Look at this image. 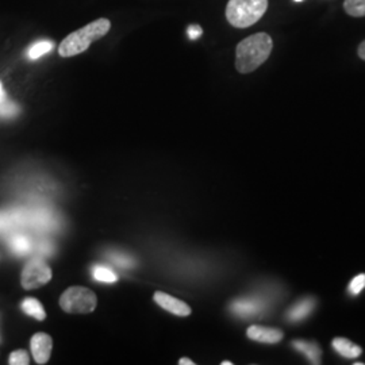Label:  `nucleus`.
I'll return each mask as SVG.
<instances>
[{
    "instance_id": "obj_1",
    "label": "nucleus",
    "mask_w": 365,
    "mask_h": 365,
    "mask_svg": "<svg viewBox=\"0 0 365 365\" xmlns=\"http://www.w3.org/2000/svg\"><path fill=\"white\" fill-rule=\"evenodd\" d=\"M272 38L267 33H256L242 39L235 49V68L240 73H250L260 68L271 56Z\"/></svg>"
},
{
    "instance_id": "obj_2",
    "label": "nucleus",
    "mask_w": 365,
    "mask_h": 365,
    "mask_svg": "<svg viewBox=\"0 0 365 365\" xmlns=\"http://www.w3.org/2000/svg\"><path fill=\"white\" fill-rule=\"evenodd\" d=\"M111 29V22L106 18L92 21L87 26L81 27L71 33L60 43L58 53L61 57H73L86 52L92 42L103 38Z\"/></svg>"
},
{
    "instance_id": "obj_3",
    "label": "nucleus",
    "mask_w": 365,
    "mask_h": 365,
    "mask_svg": "<svg viewBox=\"0 0 365 365\" xmlns=\"http://www.w3.org/2000/svg\"><path fill=\"white\" fill-rule=\"evenodd\" d=\"M268 10V0H229L226 19L232 26L247 29L253 26Z\"/></svg>"
},
{
    "instance_id": "obj_4",
    "label": "nucleus",
    "mask_w": 365,
    "mask_h": 365,
    "mask_svg": "<svg viewBox=\"0 0 365 365\" xmlns=\"http://www.w3.org/2000/svg\"><path fill=\"white\" fill-rule=\"evenodd\" d=\"M60 307L68 314H90L96 309L98 298L95 292L86 287H69L60 297Z\"/></svg>"
},
{
    "instance_id": "obj_5",
    "label": "nucleus",
    "mask_w": 365,
    "mask_h": 365,
    "mask_svg": "<svg viewBox=\"0 0 365 365\" xmlns=\"http://www.w3.org/2000/svg\"><path fill=\"white\" fill-rule=\"evenodd\" d=\"M52 269L51 267L41 259H33L29 261L24 271L21 283L25 289H36L42 287L52 279Z\"/></svg>"
},
{
    "instance_id": "obj_6",
    "label": "nucleus",
    "mask_w": 365,
    "mask_h": 365,
    "mask_svg": "<svg viewBox=\"0 0 365 365\" xmlns=\"http://www.w3.org/2000/svg\"><path fill=\"white\" fill-rule=\"evenodd\" d=\"M30 348L37 364H46L52 354V337L46 333H37L30 341Z\"/></svg>"
},
{
    "instance_id": "obj_7",
    "label": "nucleus",
    "mask_w": 365,
    "mask_h": 365,
    "mask_svg": "<svg viewBox=\"0 0 365 365\" xmlns=\"http://www.w3.org/2000/svg\"><path fill=\"white\" fill-rule=\"evenodd\" d=\"M265 309V302L260 298H242L232 303L230 310L241 318H253Z\"/></svg>"
},
{
    "instance_id": "obj_8",
    "label": "nucleus",
    "mask_w": 365,
    "mask_h": 365,
    "mask_svg": "<svg viewBox=\"0 0 365 365\" xmlns=\"http://www.w3.org/2000/svg\"><path fill=\"white\" fill-rule=\"evenodd\" d=\"M153 299L160 307H163L164 310L170 312V314H175L178 317H188L191 314V307L185 302L173 298L165 292L157 291L153 295Z\"/></svg>"
},
{
    "instance_id": "obj_9",
    "label": "nucleus",
    "mask_w": 365,
    "mask_h": 365,
    "mask_svg": "<svg viewBox=\"0 0 365 365\" xmlns=\"http://www.w3.org/2000/svg\"><path fill=\"white\" fill-rule=\"evenodd\" d=\"M317 306V300L313 297H306L294 303L286 313V319L291 324H298L309 318Z\"/></svg>"
},
{
    "instance_id": "obj_10",
    "label": "nucleus",
    "mask_w": 365,
    "mask_h": 365,
    "mask_svg": "<svg viewBox=\"0 0 365 365\" xmlns=\"http://www.w3.org/2000/svg\"><path fill=\"white\" fill-rule=\"evenodd\" d=\"M247 336L249 339L262 342V344H277L284 337L283 331L276 327H257V325L249 327L247 330Z\"/></svg>"
},
{
    "instance_id": "obj_11",
    "label": "nucleus",
    "mask_w": 365,
    "mask_h": 365,
    "mask_svg": "<svg viewBox=\"0 0 365 365\" xmlns=\"http://www.w3.org/2000/svg\"><path fill=\"white\" fill-rule=\"evenodd\" d=\"M292 348L297 352L302 353L306 356V359L312 363V364H321V359H322V351L318 346V344H315L313 341H304V339H294L291 342Z\"/></svg>"
},
{
    "instance_id": "obj_12",
    "label": "nucleus",
    "mask_w": 365,
    "mask_h": 365,
    "mask_svg": "<svg viewBox=\"0 0 365 365\" xmlns=\"http://www.w3.org/2000/svg\"><path fill=\"white\" fill-rule=\"evenodd\" d=\"M331 346L336 352L339 353V356L349 359V360H354V359L360 357L363 353V349L359 345L353 344L348 339H342V337L333 339Z\"/></svg>"
},
{
    "instance_id": "obj_13",
    "label": "nucleus",
    "mask_w": 365,
    "mask_h": 365,
    "mask_svg": "<svg viewBox=\"0 0 365 365\" xmlns=\"http://www.w3.org/2000/svg\"><path fill=\"white\" fill-rule=\"evenodd\" d=\"M30 221L33 222V225L42 230H51L57 227V220L53 217L51 211L46 210H38L36 211L31 217Z\"/></svg>"
},
{
    "instance_id": "obj_14",
    "label": "nucleus",
    "mask_w": 365,
    "mask_h": 365,
    "mask_svg": "<svg viewBox=\"0 0 365 365\" xmlns=\"http://www.w3.org/2000/svg\"><path fill=\"white\" fill-rule=\"evenodd\" d=\"M22 310L27 315H30V317H33V318H36L38 321H43L46 318V313H45V310L42 307V303L39 300L34 299V298H26V299L24 300L22 302Z\"/></svg>"
},
{
    "instance_id": "obj_15",
    "label": "nucleus",
    "mask_w": 365,
    "mask_h": 365,
    "mask_svg": "<svg viewBox=\"0 0 365 365\" xmlns=\"http://www.w3.org/2000/svg\"><path fill=\"white\" fill-rule=\"evenodd\" d=\"M10 248L13 249L14 253L19 256H25L31 250V241L25 235H14L10 238Z\"/></svg>"
},
{
    "instance_id": "obj_16",
    "label": "nucleus",
    "mask_w": 365,
    "mask_h": 365,
    "mask_svg": "<svg viewBox=\"0 0 365 365\" xmlns=\"http://www.w3.org/2000/svg\"><path fill=\"white\" fill-rule=\"evenodd\" d=\"M92 276L101 283H115L118 280L117 274L105 265H95L92 268Z\"/></svg>"
},
{
    "instance_id": "obj_17",
    "label": "nucleus",
    "mask_w": 365,
    "mask_h": 365,
    "mask_svg": "<svg viewBox=\"0 0 365 365\" xmlns=\"http://www.w3.org/2000/svg\"><path fill=\"white\" fill-rule=\"evenodd\" d=\"M344 10L354 18L365 16V0H345Z\"/></svg>"
},
{
    "instance_id": "obj_18",
    "label": "nucleus",
    "mask_w": 365,
    "mask_h": 365,
    "mask_svg": "<svg viewBox=\"0 0 365 365\" xmlns=\"http://www.w3.org/2000/svg\"><path fill=\"white\" fill-rule=\"evenodd\" d=\"M53 49V42L51 41H39L37 43H34L30 49H29V58L31 60H37L39 57H42L43 54L51 52Z\"/></svg>"
},
{
    "instance_id": "obj_19",
    "label": "nucleus",
    "mask_w": 365,
    "mask_h": 365,
    "mask_svg": "<svg viewBox=\"0 0 365 365\" xmlns=\"http://www.w3.org/2000/svg\"><path fill=\"white\" fill-rule=\"evenodd\" d=\"M24 221V215L22 212H11V214H6V212H0V233L6 232L7 229H10L16 222Z\"/></svg>"
},
{
    "instance_id": "obj_20",
    "label": "nucleus",
    "mask_w": 365,
    "mask_h": 365,
    "mask_svg": "<svg viewBox=\"0 0 365 365\" xmlns=\"http://www.w3.org/2000/svg\"><path fill=\"white\" fill-rule=\"evenodd\" d=\"M108 257H110V260L115 262L117 265L122 267V268H131V267L135 265L134 259L129 256V255H126V253H117L115 252V253H111Z\"/></svg>"
},
{
    "instance_id": "obj_21",
    "label": "nucleus",
    "mask_w": 365,
    "mask_h": 365,
    "mask_svg": "<svg viewBox=\"0 0 365 365\" xmlns=\"http://www.w3.org/2000/svg\"><path fill=\"white\" fill-rule=\"evenodd\" d=\"M18 111H19L18 106L13 103V102H10L9 99H6L0 103V118L15 117L18 114Z\"/></svg>"
},
{
    "instance_id": "obj_22",
    "label": "nucleus",
    "mask_w": 365,
    "mask_h": 365,
    "mask_svg": "<svg viewBox=\"0 0 365 365\" xmlns=\"http://www.w3.org/2000/svg\"><path fill=\"white\" fill-rule=\"evenodd\" d=\"M30 363V359H29V354L24 349H19V351H15V352L10 354V359H9V364L11 365H29Z\"/></svg>"
},
{
    "instance_id": "obj_23",
    "label": "nucleus",
    "mask_w": 365,
    "mask_h": 365,
    "mask_svg": "<svg viewBox=\"0 0 365 365\" xmlns=\"http://www.w3.org/2000/svg\"><path fill=\"white\" fill-rule=\"evenodd\" d=\"M365 288V274H360L352 279L349 284V292L352 295H359Z\"/></svg>"
},
{
    "instance_id": "obj_24",
    "label": "nucleus",
    "mask_w": 365,
    "mask_h": 365,
    "mask_svg": "<svg viewBox=\"0 0 365 365\" xmlns=\"http://www.w3.org/2000/svg\"><path fill=\"white\" fill-rule=\"evenodd\" d=\"M37 250H38V255H41V256H49V255H52L54 248H53L52 242L41 241L37 244Z\"/></svg>"
},
{
    "instance_id": "obj_25",
    "label": "nucleus",
    "mask_w": 365,
    "mask_h": 365,
    "mask_svg": "<svg viewBox=\"0 0 365 365\" xmlns=\"http://www.w3.org/2000/svg\"><path fill=\"white\" fill-rule=\"evenodd\" d=\"M202 33H203L202 27L197 26V25H192V26L188 27V37L194 39V41L199 38L202 36Z\"/></svg>"
},
{
    "instance_id": "obj_26",
    "label": "nucleus",
    "mask_w": 365,
    "mask_h": 365,
    "mask_svg": "<svg viewBox=\"0 0 365 365\" xmlns=\"http://www.w3.org/2000/svg\"><path fill=\"white\" fill-rule=\"evenodd\" d=\"M357 53H359V57L365 61V41H363V42L359 45Z\"/></svg>"
},
{
    "instance_id": "obj_27",
    "label": "nucleus",
    "mask_w": 365,
    "mask_h": 365,
    "mask_svg": "<svg viewBox=\"0 0 365 365\" xmlns=\"http://www.w3.org/2000/svg\"><path fill=\"white\" fill-rule=\"evenodd\" d=\"M179 364H180V365H194V364H195V363H194V361H192V360H190V359H185V357H184V359H180V360H179Z\"/></svg>"
},
{
    "instance_id": "obj_28",
    "label": "nucleus",
    "mask_w": 365,
    "mask_h": 365,
    "mask_svg": "<svg viewBox=\"0 0 365 365\" xmlns=\"http://www.w3.org/2000/svg\"><path fill=\"white\" fill-rule=\"evenodd\" d=\"M7 99V95H6V92H4V88H3V86H1V83H0V103L3 102V101H6Z\"/></svg>"
},
{
    "instance_id": "obj_29",
    "label": "nucleus",
    "mask_w": 365,
    "mask_h": 365,
    "mask_svg": "<svg viewBox=\"0 0 365 365\" xmlns=\"http://www.w3.org/2000/svg\"><path fill=\"white\" fill-rule=\"evenodd\" d=\"M233 363H230V361H222V365H232Z\"/></svg>"
},
{
    "instance_id": "obj_30",
    "label": "nucleus",
    "mask_w": 365,
    "mask_h": 365,
    "mask_svg": "<svg viewBox=\"0 0 365 365\" xmlns=\"http://www.w3.org/2000/svg\"><path fill=\"white\" fill-rule=\"evenodd\" d=\"M295 1H303V0H295Z\"/></svg>"
}]
</instances>
